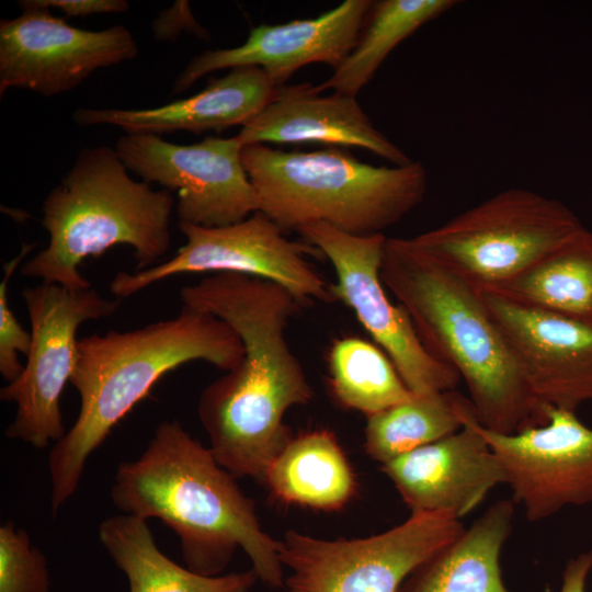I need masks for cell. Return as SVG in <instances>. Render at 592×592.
<instances>
[{"instance_id": "obj_1", "label": "cell", "mask_w": 592, "mask_h": 592, "mask_svg": "<svg viewBox=\"0 0 592 592\" xmlns=\"http://www.w3.org/2000/svg\"><path fill=\"white\" fill-rule=\"evenodd\" d=\"M110 494L125 514L170 527L189 569L219 576L240 547L263 583L284 587L278 540L263 531L252 500L212 449L178 421L160 423L145 452L118 465Z\"/></svg>"}, {"instance_id": "obj_2", "label": "cell", "mask_w": 592, "mask_h": 592, "mask_svg": "<svg viewBox=\"0 0 592 592\" xmlns=\"http://www.w3.org/2000/svg\"><path fill=\"white\" fill-rule=\"evenodd\" d=\"M243 355L229 325L184 306L177 317L139 329L78 339L70 383L80 410L48 458L54 514L77 490L90 454L162 376L192 361L228 372Z\"/></svg>"}, {"instance_id": "obj_3", "label": "cell", "mask_w": 592, "mask_h": 592, "mask_svg": "<svg viewBox=\"0 0 592 592\" xmlns=\"http://www.w3.org/2000/svg\"><path fill=\"white\" fill-rule=\"evenodd\" d=\"M380 278L409 315L425 350L464 379L483 428L513 434L548 421L478 287L411 238H387Z\"/></svg>"}, {"instance_id": "obj_4", "label": "cell", "mask_w": 592, "mask_h": 592, "mask_svg": "<svg viewBox=\"0 0 592 592\" xmlns=\"http://www.w3.org/2000/svg\"><path fill=\"white\" fill-rule=\"evenodd\" d=\"M174 204L170 191L132 179L115 148H84L45 197L42 226L48 243L20 273L70 291L88 289L81 263L116 244L133 249L136 271L151 267L170 248Z\"/></svg>"}, {"instance_id": "obj_5", "label": "cell", "mask_w": 592, "mask_h": 592, "mask_svg": "<svg viewBox=\"0 0 592 592\" xmlns=\"http://www.w3.org/2000/svg\"><path fill=\"white\" fill-rule=\"evenodd\" d=\"M242 163L259 212L284 231L325 223L357 236L383 234L422 202L428 187L419 161L375 167L338 148L289 152L249 145Z\"/></svg>"}, {"instance_id": "obj_6", "label": "cell", "mask_w": 592, "mask_h": 592, "mask_svg": "<svg viewBox=\"0 0 592 592\" xmlns=\"http://www.w3.org/2000/svg\"><path fill=\"white\" fill-rule=\"evenodd\" d=\"M582 227L562 202L510 187L411 240L485 289L519 275Z\"/></svg>"}, {"instance_id": "obj_7", "label": "cell", "mask_w": 592, "mask_h": 592, "mask_svg": "<svg viewBox=\"0 0 592 592\" xmlns=\"http://www.w3.org/2000/svg\"><path fill=\"white\" fill-rule=\"evenodd\" d=\"M465 526L440 512H411L383 533L322 539L287 531L278 556L289 569L286 592H398L408 576L456 538Z\"/></svg>"}, {"instance_id": "obj_8", "label": "cell", "mask_w": 592, "mask_h": 592, "mask_svg": "<svg viewBox=\"0 0 592 592\" xmlns=\"http://www.w3.org/2000/svg\"><path fill=\"white\" fill-rule=\"evenodd\" d=\"M186 242L169 260L135 273L118 272L110 284L119 299L186 273H236L273 282L299 301L333 304L329 283L308 260L321 254L314 246L286 238L261 212L224 227L179 224Z\"/></svg>"}, {"instance_id": "obj_9", "label": "cell", "mask_w": 592, "mask_h": 592, "mask_svg": "<svg viewBox=\"0 0 592 592\" xmlns=\"http://www.w3.org/2000/svg\"><path fill=\"white\" fill-rule=\"evenodd\" d=\"M22 297L32 343L20 376L0 390L2 401L16 403L5 435L45 448L66 434L60 397L75 368L78 328L113 315L121 299L102 297L92 287L70 291L43 282L25 288Z\"/></svg>"}, {"instance_id": "obj_10", "label": "cell", "mask_w": 592, "mask_h": 592, "mask_svg": "<svg viewBox=\"0 0 592 592\" xmlns=\"http://www.w3.org/2000/svg\"><path fill=\"white\" fill-rule=\"evenodd\" d=\"M296 231L330 261L335 273L331 283L335 301L353 310L410 391L454 390L460 380L457 372L425 350L405 308L392 304L385 292L380 278L385 235L357 236L325 223L308 224Z\"/></svg>"}, {"instance_id": "obj_11", "label": "cell", "mask_w": 592, "mask_h": 592, "mask_svg": "<svg viewBox=\"0 0 592 592\" xmlns=\"http://www.w3.org/2000/svg\"><path fill=\"white\" fill-rule=\"evenodd\" d=\"M236 136L206 137L191 145L151 134L119 137L115 150L128 171L147 183L175 192L179 224L224 227L259 210Z\"/></svg>"}, {"instance_id": "obj_12", "label": "cell", "mask_w": 592, "mask_h": 592, "mask_svg": "<svg viewBox=\"0 0 592 592\" xmlns=\"http://www.w3.org/2000/svg\"><path fill=\"white\" fill-rule=\"evenodd\" d=\"M22 13L0 22V94L26 89L45 98L77 88L99 69L135 59L138 45L123 25L91 31L48 9L18 2Z\"/></svg>"}, {"instance_id": "obj_13", "label": "cell", "mask_w": 592, "mask_h": 592, "mask_svg": "<svg viewBox=\"0 0 592 592\" xmlns=\"http://www.w3.org/2000/svg\"><path fill=\"white\" fill-rule=\"evenodd\" d=\"M548 421L513 434L476 428L499 458L513 501L531 522L592 503V428L576 411L548 407Z\"/></svg>"}, {"instance_id": "obj_14", "label": "cell", "mask_w": 592, "mask_h": 592, "mask_svg": "<svg viewBox=\"0 0 592 592\" xmlns=\"http://www.w3.org/2000/svg\"><path fill=\"white\" fill-rule=\"evenodd\" d=\"M373 3L345 0L314 19L253 27L240 46L206 50L192 58L172 91L183 92L205 75L226 68H261L276 88L309 64L335 69L356 44Z\"/></svg>"}, {"instance_id": "obj_15", "label": "cell", "mask_w": 592, "mask_h": 592, "mask_svg": "<svg viewBox=\"0 0 592 592\" xmlns=\"http://www.w3.org/2000/svg\"><path fill=\"white\" fill-rule=\"evenodd\" d=\"M481 294L543 408L577 411L592 402V323Z\"/></svg>"}, {"instance_id": "obj_16", "label": "cell", "mask_w": 592, "mask_h": 592, "mask_svg": "<svg viewBox=\"0 0 592 592\" xmlns=\"http://www.w3.org/2000/svg\"><path fill=\"white\" fill-rule=\"evenodd\" d=\"M476 418L471 405L459 431L382 465L411 512H440L460 521L505 483L502 465L476 428Z\"/></svg>"}, {"instance_id": "obj_17", "label": "cell", "mask_w": 592, "mask_h": 592, "mask_svg": "<svg viewBox=\"0 0 592 592\" xmlns=\"http://www.w3.org/2000/svg\"><path fill=\"white\" fill-rule=\"evenodd\" d=\"M243 146L321 143L367 149L390 161L411 159L372 124L356 96L320 95L311 83L283 86L237 134Z\"/></svg>"}, {"instance_id": "obj_18", "label": "cell", "mask_w": 592, "mask_h": 592, "mask_svg": "<svg viewBox=\"0 0 592 592\" xmlns=\"http://www.w3.org/2000/svg\"><path fill=\"white\" fill-rule=\"evenodd\" d=\"M276 87L258 67H238L213 79L201 92L152 109H78L79 126L112 125L127 134H202L243 126L273 98Z\"/></svg>"}, {"instance_id": "obj_19", "label": "cell", "mask_w": 592, "mask_h": 592, "mask_svg": "<svg viewBox=\"0 0 592 592\" xmlns=\"http://www.w3.org/2000/svg\"><path fill=\"white\" fill-rule=\"evenodd\" d=\"M514 501L493 503L469 527L419 565L398 592H509L500 558L511 534Z\"/></svg>"}, {"instance_id": "obj_20", "label": "cell", "mask_w": 592, "mask_h": 592, "mask_svg": "<svg viewBox=\"0 0 592 592\" xmlns=\"http://www.w3.org/2000/svg\"><path fill=\"white\" fill-rule=\"evenodd\" d=\"M99 537L129 592H249L259 579L253 569L210 577L179 566L158 548L147 521L133 515L107 517Z\"/></svg>"}, {"instance_id": "obj_21", "label": "cell", "mask_w": 592, "mask_h": 592, "mask_svg": "<svg viewBox=\"0 0 592 592\" xmlns=\"http://www.w3.org/2000/svg\"><path fill=\"white\" fill-rule=\"evenodd\" d=\"M263 483L285 503L327 511L344 506L356 491L342 447L323 429L292 437L269 466Z\"/></svg>"}, {"instance_id": "obj_22", "label": "cell", "mask_w": 592, "mask_h": 592, "mask_svg": "<svg viewBox=\"0 0 592 592\" xmlns=\"http://www.w3.org/2000/svg\"><path fill=\"white\" fill-rule=\"evenodd\" d=\"M480 291L592 323V231L582 227L519 275Z\"/></svg>"}, {"instance_id": "obj_23", "label": "cell", "mask_w": 592, "mask_h": 592, "mask_svg": "<svg viewBox=\"0 0 592 592\" xmlns=\"http://www.w3.org/2000/svg\"><path fill=\"white\" fill-rule=\"evenodd\" d=\"M457 3L454 0L374 1L356 44L332 76L315 86V90L356 96L402 41Z\"/></svg>"}, {"instance_id": "obj_24", "label": "cell", "mask_w": 592, "mask_h": 592, "mask_svg": "<svg viewBox=\"0 0 592 592\" xmlns=\"http://www.w3.org/2000/svg\"><path fill=\"white\" fill-rule=\"evenodd\" d=\"M471 405L454 390L413 395L367 417L364 448L383 465L459 431L463 413Z\"/></svg>"}, {"instance_id": "obj_25", "label": "cell", "mask_w": 592, "mask_h": 592, "mask_svg": "<svg viewBox=\"0 0 592 592\" xmlns=\"http://www.w3.org/2000/svg\"><path fill=\"white\" fill-rule=\"evenodd\" d=\"M329 386L344 408L366 417L409 400L406 386L387 354L360 337L335 340L328 354Z\"/></svg>"}, {"instance_id": "obj_26", "label": "cell", "mask_w": 592, "mask_h": 592, "mask_svg": "<svg viewBox=\"0 0 592 592\" xmlns=\"http://www.w3.org/2000/svg\"><path fill=\"white\" fill-rule=\"evenodd\" d=\"M0 592H50L46 558L12 521L0 526Z\"/></svg>"}, {"instance_id": "obj_27", "label": "cell", "mask_w": 592, "mask_h": 592, "mask_svg": "<svg viewBox=\"0 0 592 592\" xmlns=\"http://www.w3.org/2000/svg\"><path fill=\"white\" fill-rule=\"evenodd\" d=\"M35 244H22L20 253L3 265L0 283V373L8 383L16 379L24 366L19 361V353L27 355L32 334L26 331L10 308L8 284L14 271Z\"/></svg>"}, {"instance_id": "obj_28", "label": "cell", "mask_w": 592, "mask_h": 592, "mask_svg": "<svg viewBox=\"0 0 592 592\" xmlns=\"http://www.w3.org/2000/svg\"><path fill=\"white\" fill-rule=\"evenodd\" d=\"M27 4L59 10L66 18L93 14L124 13L129 9L125 0H24Z\"/></svg>"}, {"instance_id": "obj_29", "label": "cell", "mask_w": 592, "mask_h": 592, "mask_svg": "<svg viewBox=\"0 0 592 592\" xmlns=\"http://www.w3.org/2000/svg\"><path fill=\"white\" fill-rule=\"evenodd\" d=\"M592 570V550L571 558L562 572L559 592H587L588 577Z\"/></svg>"}]
</instances>
